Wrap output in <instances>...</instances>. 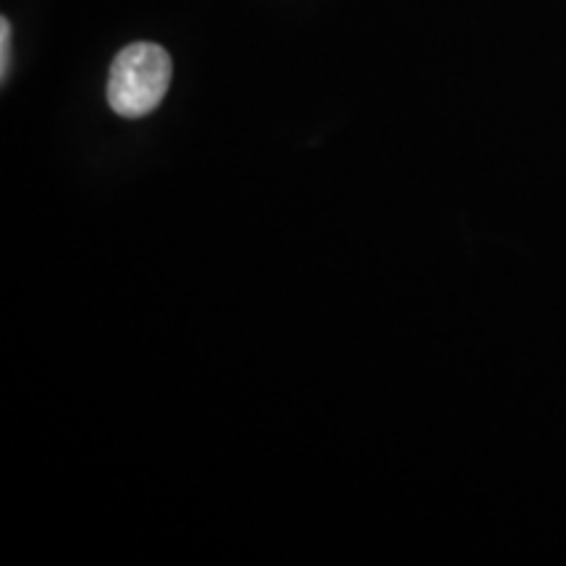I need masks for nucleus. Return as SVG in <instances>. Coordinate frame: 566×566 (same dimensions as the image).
<instances>
[{"instance_id": "1", "label": "nucleus", "mask_w": 566, "mask_h": 566, "mask_svg": "<svg viewBox=\"0 0 566 566\" xmlns=\"http://www.w3.org/2000/svg\"><path fill=\"white\" fill-rule=\"evenodd\" d=\"M171 55L155 42H134L116 55L108 76V105L124 118L153 113L171 87Z\"/></svg>"}, {"instance_id": "2", "label": "nucleus", "mask_w": 566, "mask_h": 566, "mask_svg": "<svg viewBox=\"0 0 566 566\" xmlns=\"http://www.w3.org/2000/svg\"><path fill=\"white\" fill-rule=\"evenodd\" d=\"M9 38H11V24L9 19H0V74H9Z\"/></svg>"}]
</instances>
